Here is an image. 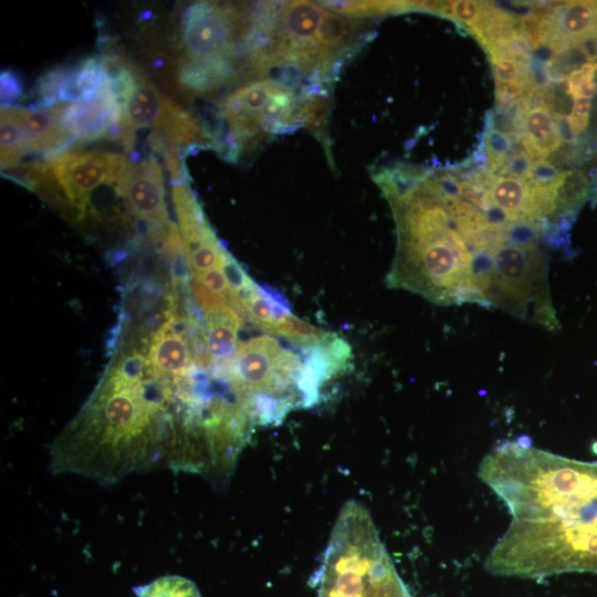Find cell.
I'll return each instance as SVG.
<instances>
[{"label":"cell","mask_w":597,"mask_h":597,"mask_svg":"<svg viewBox=\"0 0 597 597\" xmlns=\"http://www.w3.org/2000/svg\"><path fill=\"white\" fill-rule=\"evenodd\" d=\"M63 126L76 142L90 143L105 137L113 121V106L104 80L98 93L90 101L57 104L52 107Z\"/></svg>","instance_id":"8"},{"label":"cell","mask_w":597,"mask_h":597,"mask_svg":"<svg viewBox=\"0 0 597 597\" xmlns=\"http://www.w3.org/2000/svg\"><path fill=\"white\" fill-rule=\"evenodd\" d=\"M485 187L488 208L493 206L500 209L511 223L527 221L542 228L533 217L526 180L491 172Z\"/></svg>","instance_id":"11"},{"label":"cell","mask_w":597,"mask_h":597,"mask_svg":"<svg viewBox=\"0 0 597 597\" xmlns=\"http://www.w3.org/2000/svg\"><path fill=\"white\" fill-rule=\"evenodd\" d=\"M489 251L490 265L482 289L484 306L499 307L552 332L558 329L547 260L537 243H514L504 234Z\"/></svg>","instance_id":"2"},{"label":"cell","mask_w":597,"mask_h":597,"mask_svg":"<svg viewBox=\"0 0 597 597\" xmlns=\"http://www.w3.org/2000/svg\"><path fill=\"white\" fill-rule=\"evenodd\" d=\"M533 159L526 150L511 155L503 167L499 170L500 176H510L525 179L530 175Z\"/></svg>","instance_id":"23"},{"label":"cell","mask_w":597,"mask_h":597,"mask_svg":"<svg viewBox=\"0 0 597 597\" xmlns=\"http://www.w3.org/2000/svg\"><path fill=\"white\" fill-rule=\"evenodd\" d=\"M591 102L589 98L574 100L573 108L567 115L568 123L573 132L577 135L585 130L589 123Z\"/></svg>","instance_id":"25"},{"label":"cell","mask_w":597,"mask_h":597,"mask_svg":"<svg viewBox=\"0 0 597 597\" xmlns=\"http://www.w3.org/2000/svg\"><path fill=\"white\" fill-rule=\"evenodd\" d=\"M521 143L533 158H545L562 144L552 111L547 106H535L523 115Z\"/></svg>","instance_id":"13"},{"label":"cell","mask_w":597,"mask_h":597,"mask_svg":"<svg viewBox=\"0 0 597 597\" xmlns=\"http://www.w3.org/2000/svg\"><path fill=\"white\" fill-rule=\"evenodd\" d=\"M556 123L558 136L562 142L573 143L576 134L573 132L566 115L553 114Z\"/></svg>","instance_id":"26"},{"label":"cell","mask_w":597,"mask_h":597,"mask_svg":"<svg viewBox=\"0 0 597 597\" xmlns=\"http://www.w3.org/2000/svg\"><path fill=\"white\" fill-rule=\"evenodd\" d=\"M250 21L233 4L200 1L189 6L181 23L186 56L181 63L233 61L237 43L244 42Z\"/></svg>","instance_id":"5"},{"label":"cell","mask_w":597,"mask_h":597,"mask_svg":"<svg viewBox=\"0 0 597 597\" xmlns=\"http://www.w3.org/2000/svg\"><path fill=\"white\" fill-rule=\"evenodd\" d=\"M491 63L496 85L510 84L532 76L530 63L513 59H496L491 60Z\"/></svg>","instance_id":"21"},{"label":"cell","mask_w":597,"mask_h":597,"mask_svg":"<svg viewBox=\"0 0 597 597\" xmlns=\"http://www.w3.org/2000/svg\"><path fill=\"white\" fill-rule=\"evenodd\" d=\"M137 597H201V594L190 579L167 575L138 588Z\"/></svg>","instance_id":"17"},{"label":"cell","mask_w":597,"mask_h":597,"mask_svg":"<svg viewBox=\"0 0 597 597\" xmlns=\"http://www.w3.org/2000/svg\"><path fill=\"white\" fill-rule=\"evenodd\" d=\"M318 4L352 19L406 11L405 1H320Z\"/></svg>","instance_id":"16"},{"label":"cell","mask_w":597,"mask_h":597,"mask_svg":"<svg viewBox=\"0 0 597 597\" xmlns=\"http://www.w3.org/2000/svg\"><path fill=\"white\" fill-rule=\"evenodd\" d=\"M0 122L1 168L3 171L20 166L21 158L27 153L22 129L10 112L8 105L1 106Z\"/></svg>","instance_id":"15"},{"label":"cell","mask_w":597,"mask_h":597,"mask_svg":"<svg viewBox=\"0 0 597 597\" xmlns=\"http://www.w3.org/2000/svg\"><path fill=\"white\" fill-rule=\"evenodd\" d=\"M597 62L591 61L572 71L566 76L567 93L574 98H591L597 94V83L594 78Z\"/></svg>","instance_id":"18"},{"label":"cell","mask_w":597,"mask_h":597,"mask_svg":"<svg viewBox=\"0 0 597 597\" xmlns=\"http://www.w3.org/2000/svg\"><path fill=\"white\" fill-rule=\"evenodd\" d=\"M150 368L163 376L184 378L192 371V355L185 333L168 320L153 336L146 355Z\"/></svg>","instance_id":"9"},{"label":"cell","mask_w":597,"mask_h":597,"mask_svg":"<svg viewBox=\"0 0 597 597\" xmlns=\"http://www.w3.org/2000/svg\"><path fill=\"white\" fill-rule=\"evenodd\" d=\"M329 106V98L323 90L303 94L298 104L301 126H305L311 130L326 147H328V144L326 143V123Z\"/></svg>","instance_id":"14"},{"label":"cell","mask_w":597,"mask_h":597,"mask_svg":"<svg viewBox=\"0 0 597 597\" xmlns=\"http://www.w3.org/2000/svg\"><path fill=\"white\" fill-rule=\"evenodd\" d=\"M386 198L397 227V250L387 285L439 305L482 306L474 281V253L443 202L422 180Z\"/></svg>","instance_id":"1"},{"label":"cell","mask_w":597,"mask_h":597,"mask_svg":"<svg viewBox=\"0 0 597 597\" xmlns=\"http://www.w3.org/2000/svg\"><path fill=\"white\" fill-rule=\"evenodd\" d=\"M326 10V9H325ZM360 21L326 10L316 32L322 52L334 63L357 49L364 40Z\"/></svg>","instance_id":"10"},{"label":"cell","mask_w":597,"mask_h":597,"mask_svg":"<svg viewBox=\"0 0 597 597\" xmlns=\"http://www.w3.org/2000/svg\"><path fill=\"white\" fill-rule=\"evenodd\" d=\"M104 62V85L113 106V123H118L127 113L138 83V71L127 59L115 53H106Z\"/></svg>","instance_id":"12"},{"label":"cell","mask_w":597,"mask_h":597,"mask_svg":"<svg viewBox=\"0 0 597 597\" xmlns=\"http://www.w3.org/2000/svg\"><path fill=\"white\" fill-rule=\"evenodd\" d=\"M566 171L558 170L544 158L533 159L527 181L543 187H559Z\"/></svg>","instance_id":"22"},{"label":"cell","mask_w":597,"mask_h":597,"mask_svg":"<svg viewBox=\"0 0 597 597\" xmlns=\"http://www.w3.org/2000/svg\"><path fill=\"white\" fill-rule=\"evenodd\" d=\"M192 296L205 322L206 350L209 363L219 370L238 347L242 317L211 291L190 280Z\"/></svg>","instance_id":"7"},{"label":"cell","mask_w":597,"mask_h":597,"mask_svg":"<svg viewBox=\"0 0 597 597\" xmlns=\"http://www.w3.org/2000/svg\"><path fill=\"white\" fill-rule=\"evenodd\" d=\"M486 6L488 2L483 1H447L446 17L460 22L461 24L465 25L470 32H472L480 24L485 13Z\"/></svg>","instance_id":"20"},{"label":"cell","mask_w":597,"mask_h":597,"mask_svg":"<svg viewBox=\"0 0 597 597\" xmlns=\"http://www.w3.org/2000/svg\"><path fill=\"white\" fill-rule=\"evenodd\" d=\"M116 190L135 217L161 228L171 224L165 202L163 170L153 156L130 164Z\"/></svg>","instance_id":"6"},{"label":"cell","mask_w":597,"mask_h":597,"mask_svg":"<svg viewBox=\"0 0 597 597\" xmlns=\"http://www.w3.org/2000/svg\"><path fill=\"white\" fill-rule=\"evenodd\" d=\"M111 125L107 138L118 139L126 151L132 150L138 128L151 130L148 144L163 154L181 146H213L212 134L140 73L126 115Z\"/></svg>","instance_id":"4"},{"label":"cell","mask_w":597,"mask_h":597,"mask_svg":"<svg viewBox=\"0 0 597 597\" xmlns=\"http://www.w3.org/2000/svg\"><path fill=\"white\" fill-rule=\"evenodd\" d=\"M1 103L9 105L22 95L23 85L19 75L11 70H4L0 76Z\"/></svg>","instance_id":"24"},{"label":"cell","mask_w":597,"mask_h":597,"mask_svg":"<svg viewBox=\"0 0 597 597\" xmlns=\"http://www.w3.org/2000/svg\"><path fill=\"white\" fill-rule=\"evenodd\" d=\"M129 165L125 156L111 151H65L44 164L18 166L8 174L82 217L93 190L104 184L117 185Z\"/></svg>","instance_id":"3"},{"label":"cell","mask_w":597,"mask_h":597,"mask_svg":"<svg viewBox=\"0 0 597 597\" xmlns=\"http://www.w3.org/2000/svg\"><path fill=\"white\" fill-rule=\"evenodd\" d=\"M485 154L489 157L491 172L500 170L510 158L512 139L495 126L488 125L485 137Z\"/></svg>","instance_id":"19"}]
</instances>
